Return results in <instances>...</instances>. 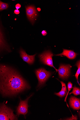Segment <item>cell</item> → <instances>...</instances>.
Here are the masks:
<instances>
[{
	"label": "cell",
	"instance_id": "obj_1",
	"mask_svg": "<svg viewBox=\"0 0 80 120\" xmlns=\"http://www.w3.org/2000/svg\"><path fill=\"white\" fill-rule=\"evenodd\" d=\"M30 88L27 82L16 71L0 64V92L3 95H15Z\"/></svg>",
	"mask_w": 80,
	"mask_h": 120
},
{
	"label": "cell",
	"instance_id": "obj_2",
	"mask_svg": "<svg viewBox=\"0 0 80 120\" xmlns=\"http://www.w3.org/2000/svg\"><path fill=\"white\" fill-rule=\"evenodd\" d=\"M17 120V116L14 114L13 111L4 102L0 105V120Z\"/></svg>",
	"mask_w": 80,
	"mask_h": 120
},
{
	"label": "cell",
	"instance_id": "obj_3",
	"mask_svg": "<svg viewBox=\"0 0 80 120\" xmlns=\"http://www.w3.org/2000/svg\"><path fill=\"white\" fill-rule=\"evenodd\" d=\"M35 73L38 80V87L42 86L51 75L50 72L43 68L36 70Z\"/></svg>",
	"mask_w": 80,
	"mask_h": 120
},
{
	"label": "cell",
	"instance_id": "obj_4",
	"mask_svg": "<svg viewBox=\"0 0 80 120\" xmlns=\"http://www.w3.org/2000/svg\"><path fill=\"white\" fill-rule=\"evenodd\" d=\"M53 53L50 50L45 51L39 56L41 61L44 64L54 68L57 72L58 70L56 69L53 65L52 57L53 56Z\"/></svg>",
	"mask_w": 80,
	"mask_h": 120
},
{
	"label": "cell",
	"instance_id": "obj_5",
	"mask_svg": "<svg viewBox=\"0 0 80 120\" xmlns=\"http://www.w3.org/2000/svg\"><path fill=\"white\" fill-rule=\"evenodd\" d=\"M71 67L70 64H60L58 70L60 78L63 80L67 79L70 76Z\"/></svg>",
	"mask_w": 80,
	"mask_h": 120
},
{
	"label": "cell",
	"instance_id": "obj_6",
	"mask_svg": "<svg viewBox=\"0 0 80 120\" xmlns=\"http://www.w3.org/2000/svg\"><path fill=\"white\" fill-rule=\"evenodd\" d=\"M32 95V94L30 95L24 101H22L20 98L19 103L17 109V114L18 116L20 115H23L25 116L27 113L29 107L28 101Z\"/></svg>",
	"mask_w": 80,
	"mask_h": 120
},
{
	"label": "cell",
	"instance_id": "obj_7",
	"mask_svg": "<svg viewBox=\"0 0 80 120\" xmlns=\"http://www.w3.org/2000/svg\"><path fill=\"white\" fill-rule=\"evenodd\" d=\"M27 18L33 25L38 16V13L35 7L32 5L26 7Z\"/></svg>",
	"mask_w": 80,
	"mask_h": 120
},
{
	"label": "cell",
	"instance_id": "obj_8",
	"mask_svg": "<svg viewBox=\"0 0 80 120\" xmlns=\"http://www.w3.org/2000/svg\"><path fill=\"white\" fill-rule=\"evenodd\" d=\"M20 56L23 60L28 64H32L35 61L36 54L32 56L29 55L25 50L21 48L20 49Z\"/></svg>",
	"mask_w": 80,
	"mask_h": 120
},
{
	"label": "cell",
	"instance_id": "obj_9",
	"mask_svg": "<svg viewBox=\"0 0 80 120\" xmlns=\"http://www.w3.org/2000/svg\"><path fill=\"white\" fill-rule=\"evenodd\" d=\"M78 54L73 51L63 49V52L60 54H56V56H66L68 59L73 60L75 59Z\"/></svg>",
	"mask_w": 80,
	"mask_h": 120
},
{
	"label": "cell",
	"instance_id": "obj_10",
	"mask_svg": "<svg viewBox=\"0 0 80 120\" xmlns=\"http://www.w3.org/2000/svg\"><path fill=\"white\" fill-rule=\"evenodd\" d=\"M70 104L71 107L73 109L79 110L80 109V99L76 97L72 96L69 100Z\"/></svg>",
	"mask_w": 80,
	"mask_h": 120
},
{
	"label": "cell",
	"instance_id": "obj_11",
	"mask_svg": "<svg viewBox=\"0 0 80 120\" xmlns=\"http://www.w3.org/2000/svg\"><path fill=\"white\" fill-rule=\"evenodd\" d=\"M4 49L10 51L5 41L2 32L0 28V51Z\"/></svg>",
	"mask_w": 80,
	"mask_h": 120
},
{
	"label": "cell",
	"instance_id": "obj_12",
	"mask_svg": "<svg viewBox=\"0 0 80 120\" xmlns=\"http://www.w3.org/2000/svg\"><path fill=\"white\" fill-rule=\"evenodd\" d=\"M76 65L78 69L75 75V77L77 81L78 84L80 85V84L78 81V77L80 73V60L77 62L76 64Z\"/></svg>",
	"mask_w": 80,
	"mask_h": 120
},
{
	"label": "cell",
	"instance_id": "obj_13",
	"mask_svg": "<svg viewBox=\"0 0 80 120\" xmlns=\"http://www.w3.org/2000/svg\"><path fill=\"white\" fill-rule=\"evenodd\" d=\"M73 90L72 92L70 93L69 95L73 94L74 95L77 96L80 94V89L75 86L73 87Z\"/></svg>",
	"mask_w": 80,
	"mask_h": 120
},
{
	"label": "cell",
	"instance_id": "obj_14",
	"mask_svg": "<svg viewBox=\"0 0 80 120\" xmlns=\"http://www.w3.org/2000/svg\"><path fill=\"white\" fill-rule=\"evenodd\" d=\"M9 5L8 4L4 3L0 1V11L7 9Z\"/></svg>",
	"mask_w": 80,
	"mask_h": 120
},
{
	"label": "cell",
	"instance_id": "obj_15",
	"mask_svg": "<svg viewBox=\"0 0 80 120\" xmlns=\"http://www.w3.org/2000/svg\"><path fill=\"white\" fill-rule=\"evenodd\" d=\"M72 87V84L71 82H69L68 83V91L67 93V94L66 95V97H65V99L64 100L65 102L66 101V100L67 97L70 91L71 90Z\"/></svg>",
	"mask_w": 80,
	"mask_h": 120
},
{
	"label": "cell",
	"instance_id": "obj_16",
	"mask_svg": "<svg viewBox=\"0 0 80 120\" xmlns=\"http://www.w3.org/2000/svg\"><path fill=\"white\" fill-rule=\"evenodd\" d=\"M67 93V91H65L61 90L59 92L55 93V94L61 97H62L65 96Z\"/></svg>",
	"mask_w": 80,
	"mask_h": 120
},
{
	"label": "cell",
	"instance_id": "obj_17",
	"mask_svg": "<svg viewBox=\"0 0 80 120\" xmlns=\"http://www.w3.org/2000/svg\"><path fill=\"white\" fill-rule=\"evenodd\" d=\"M62 85V88L61 90L67 91V90L66 84L63 82L62 81H60Z\"/></svg>",
	"mask_w": 80,
	"mask_h": 120
},
{
	"label": "cell",
	"instance_id": "obj_18",
	"mask_svg": "<svg viewBox=\"0 0 80 120\" xmlns=\"http://www.w3.org/2000/svg\"><path fill=\"white\" fill-rule=\"evenodd\" d=\"M77 116H73L70 118H68L67 120H77Z\"/></svg>",
	"mask_w": 80,
	"mask_h": 120
},
{
	"label": "cell",
	"instance_id": "obj_19",
	"mask_svg": "<svg viewBox=\"0 0 80 120\" xmlns=\"http://www.w3.org/2000/svg\"><path fill=\"white\" fill-rule=\"evenodd\" d=\"M42 34L43 36H45L47 35V32L46 31L43 30L42 31Z\"/></svg>",
	"mask_w": 80,
	"mask_h": 120
},
{
	"label": "cell",
	"instance_id": "obj_20",
	"mask_svg": "<svg viewBox=\"0 0 80 120\" xmlns=\"http://www.w3.org/2000/svg\"><path fill=\"white\" fill-rule=\"evenodd\" d=\"M21 7V5L19 4H16L15 6V7L17 9H18Z\"/></svg>",
	"mask_w": 80,
	"mask_h": 120
},
{
	"label": "cell",
	"instance_id": "obj_21",
	"mask_svg": "<svg viewBox=\"0 0 80 120\" xmlns=\"http://www.w3.org/2000/svg\"><path fill=\"white\" fill-rule=\"evenodd\" d=\"M14 13L16 15H18L19 14L20 12L18 9H16L15 10Z\"/></svg>",
	"mask_w": 80,
	"mask_h": 120
},
{
	"label": "cell",
	"instance_id": "obj_22",
	"mask_svg": "<svg viewBox=\"0 0 80 120\" xmlns=\"http://www.w3.org/2000/svg\"><path fill=\"white\" fill-rule=\"evenodd\" d=\"M37 10L38 11H41V9L40 8H37Z\"/></svg>",
	"mask_w": 80,
	"mask_h": 120
}]
</instances>
